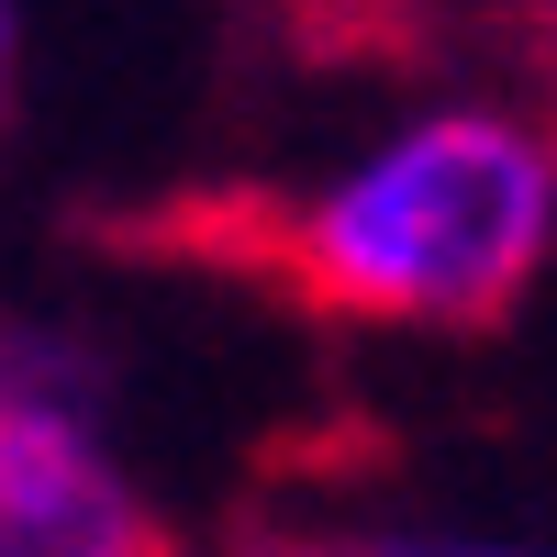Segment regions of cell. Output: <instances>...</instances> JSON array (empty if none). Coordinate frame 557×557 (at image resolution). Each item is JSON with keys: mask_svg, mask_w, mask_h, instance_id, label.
<instances>
[{"mask_svg": "<svg viewBox=\"0 0 557 557\" xmlns=\"http://www.w3.org/2000/svg\"><path fill=\"white\" fill-rule=\"evenodd\" d=\"M0 557H178L57 401L0 391Z\"/></svg>", "mask_w": 557, "mask_h": 557, "instance_id": "7a4b0ae2", "label": "cell"}, {"mask_svg": "<svg viewBox=\"0 0 557 557\" xmlns=\"http://www.w3.org/2000/svg\"><path fill=\"white\" fill-rule=\"evenodd\" d=\"M246 557H391V546H335V535H246Z\"/></svg>", "mask_w": 557, "mask_h": 557, "instance_id": "3957f363", "label": "cell"}, {"mask_svg": "<svg viewBox=\"0 0 557 557\" xmlns=\"http://www.w3.org/2000/svg\"><path fill=\"white\" fill-rule=\"evenodd\" d=\"M391 557H480V546H391Z\"/></svg>", "mask_w": 557, "mask_h": 557, "instance_id": "277c9868", "label": "cell"}, {"mask_svg": "<svg viewBox=\"0 0 557 557\" xmlns=\"http://www.w3.org/2000/svg\"><path fill=\"white\" fill-rule=\"evenodd\" d=\"M546 157L535 134L491 112H435L368 157L346 190H178L146 201L134 223H101L112 246L235 278L257 301H290L323 323H446V335H491L546 268Z\"/></svg>", "mask_w": 557, "mask_h": 557, "instance_id": "6da1fadb", "label": "cell"}, {"mask_svg": "<svg viewBox=\"0 0 557 557\" xmlns=\"http://www.w3.org/2000/svg\"><path fill=\"white\" fill-rule=\"evenodd\" d=\"M0 57H12V23H0Z\"/></svg>", "mask_w": 557, "mask_h": 557, "instance_id": "5b68a950", "label": "cell"}]
</instances>
